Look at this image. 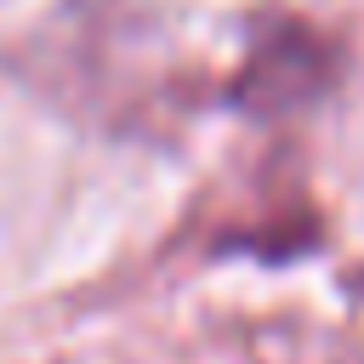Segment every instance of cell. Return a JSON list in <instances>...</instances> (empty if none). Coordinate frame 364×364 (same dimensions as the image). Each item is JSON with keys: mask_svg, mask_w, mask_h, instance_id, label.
I'll use <instances>...</instances> for the list:
<instances>
[{"mask_svg": "<svg viewBox=\"0 0 364 364\" xmlns=\"http://www.w3.org/2000/svg\"><path fill=\"white\" fill-rule=\"evenodd\" d=\"M347 284H353V290H358V296H364V273H347Z\"/></svg>", "mask_w": 364, "mask_h": 364, "instance_id": "7a4b0ae2", "label": "cell"}, {"mask_svg": "<svg viewBox=\"0 0 364 364\" xmlns=\"http://www.w3.org/2000/svg\"><path fill=\"white\" fill-rule=\"evenodd\" d=\"M336 74H341L336 46L313 23L273 11V17L256 23L250 51H245V63L228 85V102L250 119H284V114L313 108L336 85Z\"/></svg>", "mask_w": 364, "mask_h": 364, "instance_id": "6da1fadb", "label": "cell"}]
</instances>
